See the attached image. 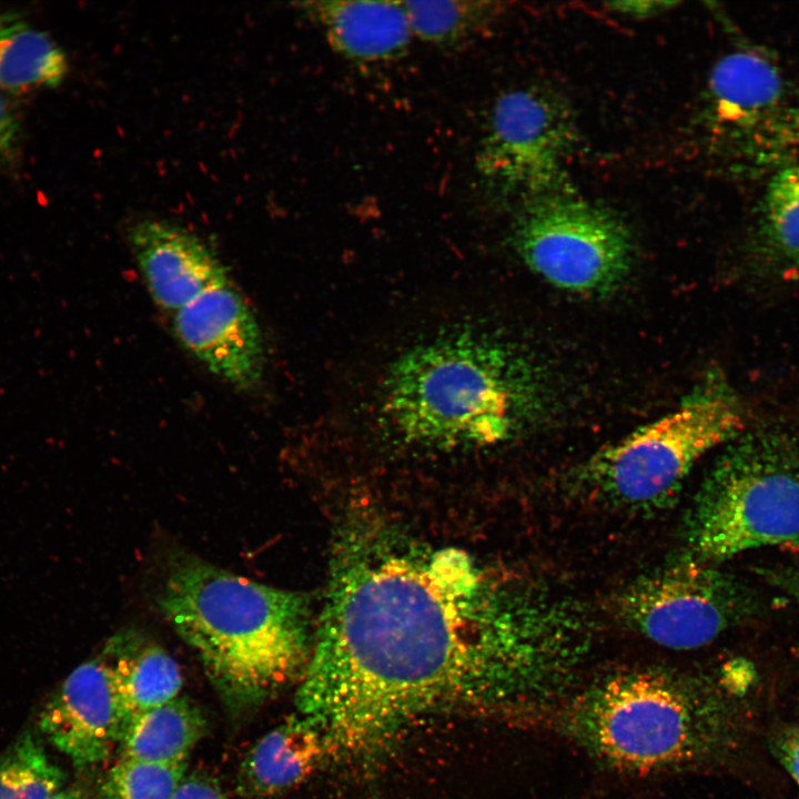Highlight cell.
<instances>
[{"label":"cell","mask_w":799,"mask_h":799,"mask_svg":"<svg viewBox=\"0 0 799 799\" xmlns=\"http://www.w3.org/2000/svg\"><path fill=\"white\" fill-rule=\"evenodd\" d=\"M330 47L355 63L403 57L413 39L402 1L318 0L300 3Z\"/></svg>","instance_id":"5bb4252c"},{"label":"cell","mask_w":799,"mask_h":799,"mask_svg":"<svg viewBox=\"0 0 799 799\" xmlns=\"http://www.w3.org/2000/svg\"><path fill=\"white\" fill-rule=\"evenodd\" d=\"M186 761L156 762L120 757L101 786L102 799H171Z\"/></svg>","instance_id":"7402d4cb"},{"label":"cell","mask_w":799,"mask_h":799,"mask_svg":"<svg viewBox=\"0 0 799 799\" xmlns=\"http://www.w3.org/2000/svg\"><path fill=\"white\" fill-rule=\"evenodd\" d=\"M21 141L19 118L0 90V169H8L17 162Z\"/></svg>","instance_id":"603a6c76"},{"label":"cell","mask_w":799,"mask_h":799,"mask_svg":"<svg viewBox=\"0 0 799 799\" xmlns=\"http://www.w3.org/2000/svg\"><path fill=\"white\" fill-rule=\"evenodd\" d=\"M38 724L45 739L79 768L103 761L119 746L125 719L102 651L68 675Z\"/></svg>","instance_id":"7c38bea8"},{"label":"cell","mask_w":799,"mask_h":799,"mask_svg":"<svg viewBox=\"0 0 799 799\" xmlns=\"http://www.w3.org/2000/svg\"><path fill=\"white\" fill-rule=\"evenodd\" d=\"M751 253L769 272H799V163L770 175L756 216Z\"/></svg>","instance_id":"d6986e66"},{"label":"cell","mask_w":799,"mask_h":799,"mask_svg":"<svg viewBox=\"0 0 799 799\" xmlns=\"http://www.w3.org/2000/svg\"><path fill=\"white\" fill-rule=\"evenodd\" d=\"M413 38L438 47L464 43L487 29L503 3L483 0L402 1Z\"/></svg>","instance_id":"ffe728a7"},{"label":"cell","mask_w":799,"mask_h":799,"mask_svg":"<svg viewBox=\"0 0 799 799\" xmlns=\"http://www.w3.org/2000/svg\"><path fill=\"white\" fill-rule=\"evenodd\" d=\"M676 6V2L669 1H618L609 2L607 7L610 11L630 17V18H648L661 13L669 8Z\"/></svg>","instance_id":"484cf974"},{"label":"cell","mask_w":799,"mask_h":799,"mask_svg":"<svg viewBox=\"0 0 799 799\" xmlns=\"http://www.w3.org/2000/svg\"><path fill=\"white\" fill-rule=\"evenodd\" d=\"M564 727L603 761L629 771L684 766L707 755L719 734L716 701L668 676H615L567 707Z\"/></svg>","instance_id":"277c9868"},{"label":"cell","mask_w":799,"mask_h":799,"mask_svg":"<svg viewBox=\"0 0 799 799\" xmlns=\"http://www.w3.org/2000/svg\"><path fill=\"white\" fill-rule=\"evenodd\" d=\"M158 605L234 707L257 705L303 676L314 637L302 593L183 553L169 562Z\"/></svg>","instance_id":"7a4b0ae2"},{"label":"cell","mask_w":799,"mask_h":799,"mask_svg":"<svg viewBox=\"0 0 799 799\" xmlns=\"http://www.w3.org/2000/svg\"><path fill=\"white\" fill-rule=\"evenodd\" d=\"M171 799H227L213 777L204 773L185 775Z\"/></svg>","instance_id":"cb8c5ba5"},{"label":"cell","mask_w":799,"mask_h":799,"mask_svg":"<svg viewBox=\"0 0 799 799\" xmlns=\"http://www.w3.org/2000/svg\"><path fill=\"white\" fill-rule=\"evenodd\" d=\"M691 542L705 559L768 546L799 550V438L763 426L732 439L701 489Z\"/></svg>","instance_id":"5b68a950"},{"label":"cell","mask_w":799,"mask_h":799,"mask_svg":"<svg viewBox=\"0 0 799 799\" xmlns=\"http://www.w3.org/2000/svg\"><path fill=\"white\" fill-rule=\"evenodd\" d=\"M773 745L781 765L799 785V727L781 731Z\"/></svg>","instance_id":"d4e9b609"},{"label":"cell","mask_w":799,"mask_h":799,"mask_svg":"<svg viewBox=\"0 0 799 799\" xmlns=\"http://www.w3.org/2000/svg\"><path fill=\"white\" fill-rule=\"evenodd\" d=\"M523 391L512 352L477 326L459 324L413 343L392 361L378 415L412 445L494 444L516 427Z\"/></svg>","instance_id":"3957f363"},{"label":"cell","mask_w":799,"mask_h":799,"mask_svg":"<svg viewBox=\"0 0 799 799\" xmlns=\"http://www.w3.org/2000/svg\"><path fill=\"white\" fill-rule=\"evenodd\" d=\"M576 141L567 108L540 89L503 93L493 104L475 165L504 194L540 196L562 184Z\"/></svg>","instance_id":"9c48e42d"},{"label":"cell","mask_w":799,"mask_h":799,"mask_svg":"<svg viewBox=\"0 0 799 799\" xmlns=\"http://www.w3.org/2000/svg\"><path fill=\"white\" fill-rule=\"evenodd\" d=\"M711 159L741 178L799 163V85L761 45L737 42L712 65L698 115Z\"/></svg>","instance_id":"8992f818"},{"label":"cell","mask_w":799,"mask_h":799,"mask_svg":"<svg viewBox=\"0 0 799 799\" xmlns=\"http://www.w3.org/2000/svg\"><path fill=\"white\" fill-rule=\"evenodd\" d=\"M462 559L362 558L341 573L296 697L328 750H366L415 716L515 694L483 583Z\"/></svg>","instance_id":"6da1fadb"},{"label":"cell","mask_w":799,"mask_h":799,"mask_svg":"<svg viewBox=\"0 0 799 799\" xmlns=\"http://www.w3.org/2000/svg\"><path fill=\"white\" fill-rule=\"evenodd\" d=\"M63 779L29 731L0 755V799H49L62 789Z\"/></svg>","instance_id":"44dd1931"},{"label":"cell","mask_w":799,"mask_h":799,"mask_svg":"<svg viewBox=\"0 0 799 799\" xmlns=\"http://www.w3.org/2000/svg\"><path fill=\"white\" fill-rule=\"evenodd\" d=\"M762 575L799 605V569L791 567L763 569Z\"/></svg>","instance_id":"4316f807"},{"label":"cell","mask_w":799,"mask_h":799,"mask_svg":"<svg viewBox=\"0 0 799 799\" xmlns=\"http://www.w3.org/2000/svg\"><path fill=\"white\" fill-rule=\"evenodd\" d=\"M745 427L735 393L710 380L671 413L597 453L588 464L596 485L621 502H655L671 492L708 451Z\"/></svg>","instance_id":"52a82bcc"},{"label":"cell","mask_w":799,"mask_h":799,"mask_svg":"<svg viewBox=\"0 0 799 799\" xmlns=\"http://www.w3.org/2000/svg\"><path fill=\"white\" fill-rule=\"evenodd\" d=\"M206 728L200 708L178 696L130 719L119 742L120 757L168 763L186 761Z\"/></svg>","instance_id":"ac0fdd59"},{"label":"cell","mask_w":799,"mask_h":799,"mask_svg":"<svg viewBox=\"0 0 799 799\" xmlns=\"http://www.w3.org/2000/svg\"><path fill=\"white\" fill-rule=\"evenodd\" d=\"M127 239L154 303L172 315L204 292L231 283L212 247L182 225L143 219L128 229Z\"/></svg>","instance_id":"4fadbf2b"},{"label":"cell","mask_w":799,"mask_h":799,"mask_svg":"<svg viewBox=\"0 0 799 799\" xmlns=\"http://www.w3.org/2000/svg\"><path fill=\"white\" fill-rule=\"evenodd\" d=\"M515 247L535 273L576 293H603L629 272L626 226L600 206L556 192L533 198L514 229Z\"/></svg>","instance_id":"ba28073f"},{"label":"cell","mask_w":799,"mask_h":799,"mask_svg":"<svg viewBox=\"0 0 799 799\" xmlns=\"http://www.w3.org/2000/svg\"><path fill=\"white\" fill-rule=\"evenodd\" d=\"M626 620L655 643L692 649L755 610L749 590L697 562H682L643 578L619 601Z\"/></svg>","instance_id":"30bf717a"},{"label":"cell","mask_w":799,"mask_h":799,"mask_svg":"<svg viewBox=\"0 0 799 799\" xmlns=\"http://www.w3.org/2000/svg\"><path fill=\"white\" fill-rule=\"evenodd\" d=\"M172 316L180 344L211 373L242 391L262 381L266 363L263 334L253 311L231 283L204 292Z\"/></svg>","instance_id":"8fae6325"},{"label":"cell","mask_w":799,"mask_h":799,"mask_svg":"<svg viewBox=\"0 0 799 799\" xmlns=\"http://www.w3.org/2000/svg\"><path fill=\"white\" fill-rule=\"evenodd\" d=\"M49 799H82V796L78 789L68 788L59 790Z\"/></svg>","instance_id":"83f0119b"},{"label":"cell","mask_w":799,"mask_h":799,"mask_svg":"<svg viewBox=\"0 0 799 799\" xmlns=\"http://www.w3.org/2000/svg\"><path fill=\"white\" fill-rule=\"evenodd\" d=\"M125 726L134 716L180 696L183 677L178 663L141 631H118L105 644Z\"/></svg>","instance_id":"2e32d148"},{"label":"cell","mask_w":799,"mask_h":799,"mask_svg":"<svg viewBox=\"0 0 799 799\" xmlns=\"http://www.w3.org/2000/svg\"><path fill=\"white\" fill-rule=\"evenodd\" d=\"M328 747L323 734L307 718L293 717L259 739L243 758L239 791L250 798H270L304 781Z\"/></svg>","instance_id":"9a60e30c"},{"label":"cell","mask_w":799,"mask_h":799,"mask_svg":"<svg viewBox=\"0 0 799 799\" xmlns=\"http://www.w3.org/2000/svg\"><path fill=\"white\" fill-rule=\"evenodd\" d=\"M69 70L61 45L16 11H0V90L59 87Z\"/></svg>","instance_id":"e0dca14e"}]
</instances>
